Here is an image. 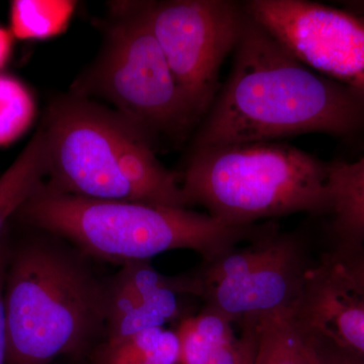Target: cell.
<instances>
[{"instance_id": "6da1fadb", "label": "cell", "mask_w": 364, "mask_h": 364, "mask_svg": "<svg viewBox=\"0 0 364 364\" xmlns=\"http://www.w3.org/2000/svg\"><path fill=\"white\" fill-rule=\"evenodd\" d=\"M193 149L306 134H364V95L299 61L247 14L229 78L200 122Z\"/></svg>"}, {"instance_id": "7a4b0ae2", "label": "cell", "mask_w": 364, "mask_h": 364, "mask_svg": "<svg viewBox=\"0 0 364 364\" xmlns=\"http://www.w3.org/2000/svg\"><path fill=\"white\" fill-rule=\"evenodd\" d=\"M37 231L9 254L7 364H49L107 333L109 282L70 243Z\"/></svg>"}, {"instance_id": "3957f363", "label": "cell", "mask_w": 364, "mask_h": 364, "mask_svg": "<svg viewBox=\"0 0 364 364\" xmlns=\"http://www.w3.org/2000/svg\"><path fill=\"white\" fill-rule=\"evenodd\" d=\"M48 191L98 200L189 207L181 174L165 168L152 139L117 112L73 95L53 102L42 122Z\"/></svg>"}, {"instance_id": "277c9868", "label": "cell", "mask_w": 364, "mask_h": 364, "mask_svg": "<svg viewBox=\"0 0 364 364\" xmlns=\"http://www.w3.org/2000/svg\"><path fill=\"white\" fill-rule=\"evenodd\" d=\"M14 217L64 239L90 258L123 265L177 249L196 251L207 262L251 240L265 226H229L188 208L53 193L44 182Z\"/></svg>"}, {"instance_id": "5b68a950", "label": "cell", "mask_w": 364, "mask_h": 364, "mask_svg": "<svg viewBox=\"0 0 364 364\" xmlns=\"http://www.w3.org/2000/svg\"><path fill=\"white\" fill-rule=\"evenodd\" d=\"M181 186L188 205L234 227L308 213L328 205L329 162L270 142L230 144L191 151Z\"/></svg>"}, {"instance_id": "8992f818", "label": "cell", "mask_w": 364, "mask_h": 364, "mask_svg": "<svg viewBox=\"0 0 364 364\" xmlns=\"http://www.w3.org/2000/svg\"><path fill=\"white\" fill-rule=\"evenodd\" d=\"M105 46L75 95L104 97L151 139L181 136L200 121L135 1L111 4Z\"/></svg>"}, {"instance_id": "52a82bcc", "label": "cell", "mask_w": 364, "mask_h": 364, "mask_svg": "<svg viewBox=\"0 0 364 364\" xmlns=\"http://www.w3.org/2000/svg\"><path fill=\"white\" fill-rule=\"evenodd\" d=\"M317 261L308 235L282 232L268 223L245 245L203 262L195 275L205 308L239 324L245 318L291 312Z\"/></svg>"}, {"instance_id": "ba28073f", "label": "cell", "mask_w": 364, "mask_h": 364, "mask_svg": "<svg viewBox=\"0 0 364 364\" xmlns=\"http://www.w3.org/2000/svg\"><path fill=\"white\" fill-rule=\"evenodd\" d=\"M200 122L218 92L225 59L238 44L246 13L230 0L135 1Z\"/></svg>"}, {"instance_id": "9c48e42d", "label": "cell", "mask_w": 364, "mask_h": 364, "mask_svg": "<svg viewBox=\"0 0 364 364\" xmlns=\"http://www.w3.org/2000/svg\"><path fill=\"white\" fill-rule=\"evenodd\" d=\"M246 13L299 61L364 95V16L306 0H250Z\"/></svg>"}, {"instance_id": "30bf717a", "label": "cell", "mask_w": 364, "mask_h": 364, "mask_svg": "<svg viewBox=\"0 0 364 364\" xmlns=\"http://www.w3.org/2000/svg\"><path fill=\"white\" fill-rule=\"evenodd\" d=\"M291 314L298 324L364 358V294L322 256L309 273Z\"/></svg>"}, {"instance_id": "8fae6325", "label": "cell", "mask_w": 364, "mask_h": 364, "mask_svg": "<svg viewBox=\"0 0 364 364\" xmlns=\"http://www.w3.org/2000/svg\"><path fill=\"white\" fill-rule=\"evenodd\" d=\"M323 217L329 251L364 246V155L355 162H329L328 205Z\"/></svg>"}, {"instance_id": "7c38bea8", "label": "cell", "mask_w": 364, "mask_h": 364, "mask_svg": "<svg viewBox=\"0 0 364 364\" xmlns=\"http://www.w3.org/2000/svg\"><path fill=\"white\" fill-rule=\"evenodd\" d=\"M47 170V140L40 124L25 149L0 176V236L23 203L42 186Z\"/></svg>"}, {"instance_id": "4fadbf2b", "label": "cell", "mask_w": 364, "mask_h": 364, "mask_svg": "<svg viewBox=\"0 0 364 364\" xmlns=\"http://www.w3.org/2000/svg\"><path fill=\"white\" fill-rule=\"evenodd\" d=\"M256 333L253 364H309L305 342L291 312L256 318Z\"/></svg>"}, {"instance_id": "5bb4252c", "label": "cell", "mask_w": 364, "mask_h": 364, "mask_svg": "<svg viewBox=\"0 0 364 364\" xmlns=\"http://www.w3.org/2000/svg\"><path fill=\"white\" fill-rule=\"evenodd\" d=\"M75 7L76 2L70 0H14L11 33L23 40L56 37L66 30Z\"/></svg>"}, {"instance_id": "9a60e30c", "label": "cell", "mask_w": 364, "mask_h": 364, "mask_svg": "<svg viewBox=\"0 0 364 364\" xmlns=\"http://www.w3.org/2000/svg\"><path fill=\"white\" fill-rule=\"evenodd\" d=\"M164 328L143 330L117 342L105 341L93 353L95 364H177L176 347L160 341Z\"/></svg>"}, {"instance_id": "2e32d148", "label": "cell", "mask_w": 364, "mask_h": 364, "mask_svg": "<svg viewBox=\"0 0 364 364\" xmlns=\"http://www.w3.org/2000/svg\"><path fill=\"white\" fill-rule=\"evenodd\" d=\"M164 324L161 318L116 277L109 282L107 337L105 341H121L143 330L163 327Z\"/></svg>"}, {"instance_id": "e0dca14e", "label": "cell", "mask_w": 364, "mask_h": 364, "mask_svg": "<svg viewBox=\"0 0 364 364\" xmlns=\"http://www.w3.org/2000/svg\"><path fill=\"white\" fill-rule=\"evenodd\" d=\"M35 116V102L25 85L0 75V145L13 142L28 129Z\"/></svg>"}, {"instance_id": "ac0fdd59", "label": "cell", "mask_w": 364, "mask_h": 364, "mask_svg": "<svg viewBox=\"0 0 364 364\" xmlns=\"http://www.w3.org/2000/svg\"><path fill=\"white\" fill-rule=\"evenodd\" d=\"M301 332L309 364H364L363 356L345 348L322 333L294 322Z\"/></svg>"}, {"instance_id": "d6986e66", "label": "cell", "mask_w": 364, "mask_h": 364, "mask_svg": "<svg viewBox=\"0 0 364 364\" xmlns=\"http://www.w3.org/2000/svg\"><path fill=\"white\" fill-rule=\"evenodd\" d=\"M176 333L179 343L178 364H208L218 346L196 329L191 316L181 318Z\"/></svg>"}, {"instance_id": "ffe728a7", "label": "cell", "mask_w": 364, "mask_h": 364, "mask_svg": "<svg viewBox=\"0 0 364 364\" xmlns=\"http://www.w3.org/2000/svg\"><path fill=\"white\" fill-rule=\"evenodd\" d=\"M322 256L337 267L347 282L364 294V246L323 252Z\"/></svg>"}, {"instance_id": "44dd1931", "label": "cell", "mask_w": 364, "mask_h": 364, "mask_svg": "<svg viewBox=\"0 0 364 364\" xmlns=\"http://www.w3.org/2000/svg\"><path fill=\"white\" fill-rule=\"evenodd\" d=\"M11 249L7 241V229L0 236V364H7V325L4 287Z\"/></svg>"}, {"instance_id": "7402d4cb", "label": "cell", "mask_w": 364, "mask_h": 364, "mask_svg": "<svg viewBox=\"0 0 364 364\" xmlns=\"http://www.w3.org/2000/svg\"><path fill=\"white\" fill-rule=\"evenodd\" d=\"M239 326L241 327V335L238 337L239 350L236 364H253L257 339L256 320L249 318Z\"/></svg>"}, {"instance_id": "603a6c76", "label": "cell", "mask_w": 364, "mask_h": 364, "mask_svg": "<svg viewBox=\"0 0 364 364\" xmlns=\"http://www.w3.org/2000/svg\"><path fill=\"white\" fill-rule=\"evenodd\" d=\"M238 350L239 338L236 337L218 346L210 354L208 364H236Z\"/></svg>"}, {"instance_id": "cb8c5ba5", "label": "cell", "mask_w": 364, "mask_h": 364, "mask_svg": "<svg viewBox=\"0 0 364 364\" xmlns=\"http://www.w3.org/2000/svg\"><path fill=\"white\" fill-rule=\"evenodd\" d=\"M13 40L11 31L0 26V69L4 68L9 61L13 49Z\"/></svg>"}]
</instances>
